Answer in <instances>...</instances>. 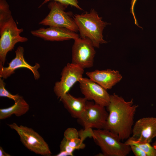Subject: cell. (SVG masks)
<instances>
[{"label":"cell","mask_w":156,"mask_h":156,"mask_svg":"<svg viewBox=\"0 0 156 156\" xmlns=\"http://www.w3.org/2000/svg\"><path fill=\"white\" fill-rule=\"evenodd\" d=\"M60 100L72 117L78 119L83 113L88 101L84 97H75L68 92Z\"/></svg>","instance_id":"16"},{"label":"cell","mask_w":156,"mask_h":156,"mask_svg":"<svg viewBox=\"0 0 156 156\" xmlns=\"http://www.w3.org/2000/svg\"><path fill=\"white\" fill-rule=\"evenodd\" d=\"M92 138L103 156H126L131 151L130 145L121 142L116 134L106 129L93 130Z\"/></svg>","instance_id":"4"},{"label":"cell","mask_w":156,"mask_h":156,"mask_svg":"<svg viewBox=\"0 0 156 156\" xmlns=\"http://www.w3.org/2000/svg\"><path fill=\"white\" fill-rule=\"evenodd\" d=\"M19 136L21 142L28 149L36 154L49 156L51 152L47 143L43 138L32 128L15 123L8 124Z\"/></svg>","instance_id":"5"},{"label":"cell","mask_w":156,"mask_h":156,"mask_svg":"<svg viewBox=\"0 0 156 156\" xmlns=\"http://www.w3.org/2000/svg\"><path fill=\"white\" fill-rule=\"evenodd\" d=\"M131 151L136 156H147L145 153L140 148L137 146L133 145H130Z\"/></svg>","instance_id":"21"},{"label":"cell","mask_w":156,"mask_h":156,"mask_svg":"<svg viewBox=\"0 0 156 156\" xmlns=\"http://www.w3.org/2000/svg\"><path fill=\"white\" fill-rule=\"evenodd\" d=\"M23 30L17 27L11 11L0 14V67L4 66L7 53L13 49L17 43L28 40L20 35Z\"/></svg>","instance_id":"2"},{"label":"cell","mask_w":156,"mask_h":156,"mask_svg":"<svg viewBox=\"0 0 156 156\" xmlns=\"http://www.w3.org/2000/svg\"><path fill=\"white\" fill-rule=\"evenodd\" d=\"M108 115L105 107L87 101L85 111L79 119L84 129H103Z\"/></svg>","instance_id":"8"},{"label":"cell","mask_w":156,"mask_h":156,"mask_svg":"<svg viewBox=\"0 0 156 156\" xmlns=\"http://www.w3.org/2000/svg\"><path fill=\"white\" fill-rule=\"evenodd\" d=\"M137 0H131V7L130 8V12L132 14L134 21L135 24L137 26L140 27L139 25L136 18L135 17L134 12V8L135 4Z\"/></svg>","instance_id":"22"},{"label":"cell","mask_w":156,"mask_h":156,"mask_svg":"<svg viewBox=\"0 0 156 156\" xmlns=\"http://www.w3.org/2000/svg\"><path fill=\"white\" fill-rule=\"evenodd\" d=\"M79 137V132L75 128H69L65 131L60 146V152L62 155L73 156L75 150L85 148L83 141Z\"/></svg>","instance_id":"14"},{"label":"cell","mask_w":156,"mask_h":156,"mask_svg":"<svg viewBox=\"0 0 156 156\" xmlns=\"http://www.w3.org/2000/svg\"><path fill=\"white\" fill-rule=\"evenodd\" d=\"M80 34V37H86L91 40L94 47L107 42L103 39L102 33L104 28L109 23L102 20L97 13L91 9L89 13L75 14L73 16Z\"/></svg>","instance_id":"3"},{"label":"cell","mask_w":156,"mask_h":156,"mask_svg":"<svg viewBox=\"0 0 156 156\" xmlns=\"http://www.w3.org/2000/svg\"><path fill=\"white\" fill-rule=\"evenodd\" d=\"M14 102L13 105L9 107L0 109V119L7 118L13 114L20 116L26 114L29 110V105L23 96H21Z\"/></svg>","instance_id":"17"},{"label":"cell","mask_w":156,"mask_h":156,"mask_svg":"<svg viewBox=\"0 0 156 156\" xmlns=\"http://www.w3.org/2000/svg\"><path fill=\"white\" fill-rule=\"evenodd\" d=\"M48 7L50 10L49 13L39 24L64 27L75 32L78 31L74 19L69 12L65 11L63 6L57 2L51 1Z\"/></svg>","instance_id":"6"},{"label":"cell","mask_w":156,"mask_h":156,"mask_svg":"<svg viewBox=\"0 0 156 156\" xmlns=\"http://www.w3.org/2000/svg\"><path fill=\"white\" fill-rule=\"evenodd\" d=\"M86 74L90 79L107 90L111 89L122 78L119 71L110 69L103 70H96L87 72Z\"/></svg>","instance_id":"15"},{"label":"cell","mask_w":156,"mask_h":156,"mask_svg":"<svg viewBox=\"0 0 156 156\" xmlns=\"http://www.w3.org/2000/svg\"><path fill=\"white\" fill-rule=\"evenodd\" d=\"M5 83L3 79L0 77V96L6 97L13 100L16 102L21 96L16 94L13 95L8 91L5 88Z\"/></svg>","instance_id":"19"},{"label":"cell","mask_w":156,"mask_h":156,"mask_svg":"<svg viewBox=\"0 0 156 156\" xmlns=\"http://www.w3.org/2000/svg\"><path fill=\"white\" fill-rule=\"evenodd\" d=\"M132 137L139 141L150 143L156 137V117L141 118L133 127Z\"/></svg>","instance_id":"12"},{"label":"cell","mask_w":156,"mask_h":156,"mask_svg":"<svg viewBox=\"0 0 156 156\" xmlns=\"http://www.w3.org/2000/svg\"><path fill=\"white\" fill-rule=\"evenodd\" d=\"M24 49L21 46H19L15 51V56L8 64L7 67H0V77L6 79L15 73V70L21 68H27L33 73L35 80L38 79L40 75L38 71L40 66L39 64L36 63L34 66L28 64L24 58Z\"/></svg>","instance_id":"11"},{"label":"cell","mask_w":156,"mask_h":156,"mask_svg":"<svg viewBox=\"0 0 156 156\" xmlns=\"http://www.w3.org/2000/svg\"><path fill=\"white\" fill-rule=\"evenodd\" d=\"M49 1H55L57 2L65 7L68 5H70L80 10H83L79 6L77 0H45L40 7Z\"/></svg>","instance_id":"20"},{"label":"cell","mask_w":156,"mask_h":156,"mask_svg":"<svg viewBox=\"0 0 156 156\" xmlns=\"http://www.w3.org/2000/svg\"><path fill=\"white\" fill-rule=\"evenodd\" d=\"M133 99L126 101L115 93L110 95L106 107L108 115L104 129L117 135L121 140L130 137L134 119L138 105L133 104Z\"/></svg>","instance_id":"1"},{"label":"cell","mask_w":156,"mask_h":156,"mask_svg":"<svg viewBox=\"0 0 156 156\" xmlns=\"http://www.w3.org/2000/svg\"><path fill=\"white\" fill-rule=\"evenodd\" d=\"M46 28H41L31 31L33 35L42 38L46 40L61 41L79 37V35L64 27L49 26Z\"/></svg>","instance_id":"13"},{"label":"cell","mask_w":156,"mask_h":156,"mask_svg":"<svg viewBox=\"0 0 156 156\" xmlns=\"http://www.w3.org/2000/svg\"><path fill=\"white\" fill-rule=\"evenodd\" d=\"M125 143L138 146L145 153L147 156H156V151L150 143L139 141L132 136L127 139Z\"/></svg>","instance_id":"18"},{"label":"cell","mask_w":156,"mask_h":156,"mask_svg":"<svg viewBox=\"0 0 156 156\" xmlns=\"http://www.w3.org/2000/svg\"><path fill=\"white\" fill-rule=\"evenodd\" d=\"M74 40L71 63L83 69L92 67L96 51L92 41L87 38L81 37Z\"/></svg>","instance_id":"7"},{"label":"cell","mask_w":156,"mask_h":156,"mask_svg":"<svg viewBox=\"0 0 156 156\" xmlns=\"http://www.w3.org/2000/svg\"><path fill=\"white\" fill-rule=\"evenodd\" d=\"M153 146L155 148L156 151V141H155L153 144Z\"/></svg>","instance_id":"24"},{"label":"cell","mask_w":156,"mask_h":156,"mask_svg":"<svg viewBox=\"0 0 156 156\" xmlns=\"http://www.w3.org/2000/svg\"><path fill=\"white\" fill-rule=\"evenodd\" d=\"M9 154L5 151L3 148L0 146V156H10Z\"/></svg>","instance_id":"23"},{"label":"cell","mask_w":156,"mask_h":156,"mask_svg":"<svg viewBox=\"0 0 156 156\" xmlns=\"http://www.w3.org/2000/svg\"><path fill=\"white\" fill-rule=\"evenodd\" d=\"M81 93L88 101H93L101 105L107 107L110 100V95L105 89L89 78L82 77L79 80Z\"/></svg>","instance_id":"10"},{"label":"cell","mask_w":156,"mask_h":156,"mask_svg":"<svg viewBox=\"0 0 156 156\" xmlns=\"http://www.w3.org/2000/svg\"><path fill=\"white\" fill-rule=\"evenodd\" d=\"M84 69L72 63H68L61 73L60 80L56 82L53 91L60 99L68 92L70 89L82 77Z\"/></svg>","instance_id":"9"}]
</instances>
